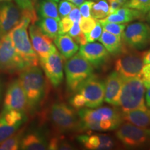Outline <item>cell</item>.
I'll return each mask as SVG.
<instances>
[{"mask_svg":"<svg viewBox=\"0 0 150 150\" xmlns=\"http://www.w3.org/2000/svg\"><path fill=\"white\" fill-rule=\"evenodd\" d=\"M19 81L27 97L29 109H37L47 93V83L42 70L38 66L26 67L20 72Z\"/></svg>","mask_w":150,"mask_h":150,"instance_id":"cell-2","label":"cell"},{"mask_svg":"<svg viewBox=\"0 0 150 150\" xmlns=\"http://www.w3.org/2000/svg\"><path fill=\"white\" fill-rule=\"evenodd\" d=\"M126 1L127 0H114V1H110L109 6V14L115 12L117 9L123 7Z\"/></svg>","mask_w":150,"mask_h":150,"instance_id":"cell-39","label":"cell"},{"mask_svg":"<svg viewBox=\"0 0 150 150\" xmlns=\"http://www.w3.org/2000/svg\"><path fill=\"white\" fill-rule=\"evenodd\" d=\"M97 21L92 17L90 18H83L82 17L79 22L81 30L84 33H88L96 25Z\"/></svg>","mask_w":150,"mask_h":150,"instance_id":"cell-32","label":"cell"},{"mask_svg":"<svg viewBox=\"0 0 150 150\" xmlns=\"http://www.w3.org/2000/svg\"><path fill=\"white\" fill-rule=\"evenodd\" d=\"M72 21L74 22H80L81 19L82 18L81 14V12L79 9L76 7H75L71 11V12L69 13L68 16H67Z\"/></svg>","mask_w":150,"mask_h":150,"instance_id":"cell-41","label":"cell"},{"mask_svg":"<svg viewBox=\"0 0 150 150\" xmlns=\"http://www.w3.org/2000/svg\"><path fill=\"white\" fill-rule=\"evenodd\" d=\"M93 4V1L88 0V1H85L81 5L79 6V11L83 18H90V17H91V11Z\"/></svg>","mask_w":150,"mask_h":150,"instance_id":"cell-38","label":"cell"},{"mask_svg":"<svg viewBox=\"0 0 150 150\" xmlns=\"http://www.w3.org/2000/svg\"><path fill=\"white\" fill-rule=\"evenodd\" d=\"M86 102L85 97L81 93L76 94L70 100V104L76 109L83 108L86 106Z\"/></svg>","mask_w":150,"mask_h":150,"instance_id":"cell-37","label":"cell"},{"mask_svg":"<svg viewBox=\"0 0 150 150\" xmlns=\"http://www.w3.org/2000/svg\"><path fill=\"white\" fill-rule=\"evenodd\" d=\"M81 31V30L80 28L79 22H74L72 27H71L70 31H68V35L74 39L79 34Z\"/></svg>","mask_w":150,"mask_h":150,"instance_id":"cell-40","label":"cell"},{"mask_svg":"<svg viewBox=\"0 0 150 150\" xmlns=\"http://www.w3.org/2000/svg\"><path fill=\"white\" fill-rule=\"evenodd\" d=\"M146 97V104L147 107H150V88H147V91L145 94Z\"/></svg>","mask_w":150,"mask_h":150,"instance_id":"cell-44","label":"cell"},{"mask_svg":"<svg viewBox=\"0 0 150 150\" xmlns=\"http://www.w3.org/2000/svg\"><path fill=\"white\" fill-rule=\"evenodd\" d=\"M147 14L145 16V20L149 23V25L150 26V10L147 11Z\"/></svg>","mask_w":150,"mask_h":150,"instance_id":"cell-46","label":"cell"},{"mask_svg":"<svg viewBox=\"0 0 150 150\" xmlns=\"http://www.w3.org/2000/svg\"><path fill=\"white\" fill-rule=\"evenodd\" d=\"M150 10V4H149V6H148L147 7V9H146V11H145V13H147V11H149Z\"/></svg>","mask_w":150,"mask_h":150,"instance_id":"cell-48","label":"cell"},{"mask_svg":"<svg viewBox=\"0 0 150 150\" xmlns=\"http://www.w3.org/2000/svg\"><path fill=\"white\" fill-rule=\"evenodd\" d=\"M22 18V11L11 1L0 4V38L7 35Z\"/></svg>","mask_w":150,"mask_h":150,"instance_id":"cell-13","label":"cell"},{"mask_svg":"<svg viewBox=\"0 0 150 150\" xmlns=\"http://www.w3.org/2000/svg\"><path fill=\"white\" fill-rule=\"evenodd\" d=\"M38 13L41 18H52L60 21L57 4L55 1L42 0L38 4Z\"/></svg>","mask_w":150,"mask_h":150,"instance_id":"cell-23","label":"cell"},{"mask_svg":"<svg viewBox=\"0 0 150 150\" xmlns=\"http://www.w3.org/2000/svg\"><path fill=\"white\" fill-rule=\"evenodd\" d=\"M65 72L67 88L74 92L82 82L93 74L94 67L79 54H75L65 63Z\"/></svg>","mask_w":150,"mask_h":150,"instance_id":"cell-6","label":"cell"},{"mask_svg":"<svg viewBox=\"0 0 150 150\" xmlns=\"http://www.w3.org/2000/svg\"><path fill=\"white\" fill-rule=\"evenodd\" d=\"M76 91L85 97L88 108L99 107L104 102L105 83L92 74L80 84Z\"/></svg>","mask_w":150,"mask_h":150,"instance_id":"cell-11","label":"cell"},{"mask_svg":"<svg viewBox=\"0 0 150 150\" xmlns=\"http://www.w3.org/2000/svg\"><path fill=\"white\" fill-rule=\"evenodd\" d=\"M49 117L54 128L59 133L77 131L81 122L77 114L64 102H55L49 111Z\"/></svg>","mask_w":150,"mask_h":150,"instance_id":"cell-5","label":"cell"},{"mask_svg":"<svg viewBox=\"0 0 150 150\" xmlns=\"http://www.w3.org/2000/svg\"><path fill=\"white\" fill-rule=\"evenodd\" d=\"M75 42H76L78 44H79L80 45H86V43L88 42L87 38H86V36L85 33L82 31H81V33L79 34L77 36L74 38Z\"/></svg>","mask_w":150,"mask_h":150,"instance_id":"cell-42","label":"cell"},{"mask_svg":"<svg viewBox=\"0 0 150 150\" xmlns=\"http://www.w3.org/2000/svg\"><path fill=\"white\" fill-rule=\"evenodd\" d=\"M102 32L103 31L102 24L99 23V21H97L95 27H94L89 33H86L85 34L86 38H87V41L88 42H92L99 40V38H100Z\"/></svg>","mask_w":150,"mask_h":150,"instance_id":"cell-33","label":"cell"},{"mask_svg":"<svg viewBox=\"0 0 150 150\" xmlns=\"http://www.w3.org/2000/svg\"><path fill=\"white\" fill-rule=\"evenodd\" d=\"M124 122H127L141 128L150 126V108L136 109L122 112Z\"/></svg>","mask_w":150,"mask_h":150,"instance_id":"cell-21","label":"cell"},{"mask_svg":"<svg viewBox=\"0 0 150 150\" xmlns=\"http://www.w3.org/2000/svg\"><path fill=\"white\" fill-rule=\"evenodd\" d=\"M116 129V137L126 147H139L150 143V129L127 122L122 123Z\"/></svg>","mask_w":150,"mask_h":150,"instance_id":"cell-9","label":"cell"},{"mask_svg":"<svg viewBox=\"0 0 150 150\" xmlns=\"http://www.w3.org/2000/svg\"><path fill=\"white\" fill-rule=\"evenodd\" d=\"M29 35L33 50L40 59H45L57 51L52 39L45 34L35 24L30 25Z\"/></svg>","mask_w":150,"mask_h":150,"instance_id":"cell-15","label":"cell"},{"mask_svg":"<svg viewBox=\"0 0 150 150\" xmlns=\"http://www.w3.org/2000/svg\"><path fill=\"white\" fill-rule=\"evenodd\" d=\"M145 87L140 77L124 78L119 106L122 112L136 109H146L145 102Z\"/></svg>","mask_w":150,"mask_h":150,"instance_id":"cell-4","label":"cell"},{"mask_svg":"<svg viewBox=\"0 0 150 150\" xmlns=\"http://www.w3.org/2000/svg\"><path fill=\"white\" fill-rule=\"evenodd\" d=\"M122 81L123 77L117 72H113L108 75L105 82V102L112 106H119Z\"/></svg>","mask_w":150,"mask_h":150,"instance_id":"cell-17","label":"cell"},{"mask_svg":"<svg viewBox=\"0 0 150 150\" xmlns=\"http://www.w3.org/2000/svg\"><path fill=\"white\" fill-rule=\"evenodd\" d=\"M74 149L70 142L62 136L53 137L48 142V149L52 150H71Z\"/></svg>","mask_w":150,"mask_h":150,"instance_id":"cell-29","label":"cell"},{"mask_svg":"<svg viewBox=\"0 0 150 150\" xmlns=\"http://www.w3.org/2000/svg\"><path fill=\"white\" fill-rule=\"evenodd\" d=\"M79 54L97 68L107 63L109 59V53L104 46L99 42H87L81 45Z\"/></svg>","mask_w":150,"mask_h":150,"instance_id":"cell-16","label":"cell"},{"mask_svg":"<svg viewBox=\"0 0 150 150\" xmlns=\"http://www.w3.org/2000/svg\"><path fill=\"white\" fill-rule=\"evenodd\" d=\"M16 2L19 8L21 10L22 16L31 19V24H35L38 20L35 11L38 0H16Z\"/></svg>","mask_w":150,"mask_h":150,"instance_id":"cell-25","label":"cell"},{"mask_svg":"<svg viewBox=\"0 0 150 150\" xmlns=\"http://www.w3.org/2000/svg\"><path fill=\"white\" fill-rule=\"evenodd\" d=\"M22 138V130L16 131L13 135L0 143V150H16L20 149Z\"/></svg>","mask_w":150,"mask_h":150,"instance_id":"cell-27","label":"cell"},{"mask_svg":"<svg viewBox=\"0 0 150 150\" xmlns=\"http://www.w3.org/2000/svg\"><path fill=\"white\" fill-rule=\"evenodd\" d=\"M12 0H0V2H4V1H11Z\"/></svg>","mask_w":150,"mask_h":150,"instance_id":"cell-47","label":"cell"},{"mask_svg":"<svg viewBox=\"0 0 150 150\" xmlns=\"http://www.w3.org/2000/svg\"><path fill=\"white\" fill-rule=\"evenodd\" d=\"M121 37L127 47L143 50L150 45V26L140 22L130 24L126 26Z\"/></svg>","mask_w":150,"mask_h":150,"instance_id":"cell-10","label":"cell"},{"mask_svg":"<svg viewBox=\"0 0 150 150\" xmlns=\"http://www.w3.org/2000/svg\"><path fill=\"white\" fill-rule=\"evenodd\" d=\"M3 108V110H16L23 113L29 109L27 97L19 79L14 80L8 86Z\"/></svg>","mask_w":150,"mask_h":150,"instance_id":"cell-12","label":"cell"},{"mask_svg":"<svg viewBox=\"0 0 150 150\" xmlns=\"http://www.w3.org/2000/svg\"><path fill=\"white\" fill-rule=\"evenodd\" d=\"M66 1H68L72 3L76 6H79L80 5H81L85 1V0H66Z\"/></svg>","mask_w":150,"mask_h":150,"instance_id":"cell-45","label":"cell"},{"mask_svg":"<svg viewBox=\"0 0 150 150\" xmlns=\"http://www.w3.org/2000/svg\"><path fill=\"white\" fill-rule=\"evenodd\" d=\"M108 1H109V2H110V1H114V0H108Z\"/></svg>","mask_w":150,"mask_h":150,"instance_id":"cell-51","label":"cell"},{"mask_svg":"<svg viewBox=\"0 0 150 150\" xmlns=\"http://www.w3.org/2000/svg\"><path fill=\"white\" fill-rule=\"evenodd\" d=\"M75 7H76V6L70 1H66V0H62L61 1H60L59 6L58 7L60 18H63L68 16L71 11Z\"/></svg>","mask_w":150,"mask_h":150,"instance_id":"cell-34","label":"cell"},{"mask_svg":"<svg viewBox=\"0 0 150 150\" xmlns=\"http://www.w3.org/2000/svg\"><path fill=\"white\" fill-rule=\"evenodd\" d=\"M99 23L102 24L103 29L108 32L111 33L118 36H122V33L126 27V24H118L113 23V22H105L99 21Z\"/></svg>","mask_w":150,"mask_h":150,"instance_id":"cell-30","label":"cell"},{"mask_svg":"<svg viewBox=\"0 0 150 150\" xmlns=\"http://www.w3.org/2000/svg\"><path fill=\"white\" fill-rule=\"evenodd\" d=\"M40 63L47 78L54 87L61 85L63 79V57L58 51L45 59H40Z\"/></svg>","mask_w":150,"mask_h":150,"instance_id":"cell-14","label":"cell"},{"mask_svg":"<svg viewBox=\"0 0 150 150\" xmlns=\"http://www.w3.org/2000/svg\"><path fill=\"white\" fill-rule=\"evenodd\" d=\"M142 56L144 65L150 63V49L147 51L142 52Z\"/></svg>","mask_w":150,"mask_h":150,"instance_id":"cell-43","label":"cell"},{"mask_svg":"<svg viewBox=\"0 0 150 150\" xmlns=\"http://www.w3.org/2000/svg\"><path fill=\"white\" fill-rule=\"evenodd\" d=\"M98 40L102 42L108 53L113 56H117L120 54L125 47L121 36L112 34L104 30Z\"/></svg>","mask_w":150,"mask_h":150,"instance_id":"cell-22","label":"cell"},{"mask_svg":"<svg viewBox=\"0 0 150 150\" xmlns=\"http://www.w3.org/2000/svg\"><path fill=\"white\" fill-rule=\"evenodd\" d=\"M59 21L54 18H42L38 26L45 34L54 39L59 35Z\"/></svg>","mask_w":150,"mask_h":150,"instance_id":"cell-24","label":"cell"},{"mask_svg":"<svg viewBox=\"0 0 150 150\" xmlns=\"http://www.w3.org/2000/svg\"><path fill=\"white\" fill-rule=\"evenodd\" d=\"M20 127L18 125H11L0 115V143L13 135Z\"/></svg>","mask_w":150,"mask_h":150,"instance_id":"cell-28","label":"cell"},{"mask_svg":"<svg viewBox=\"0 0 150 150\" xmlns=\"http://www.w3.org/2000/svg\"><path fill=\"white\" fill-rule=\"evenodd\" d=\"M90 1H97V0H90Z\"/></svg>","mask_w":150,"mask_h":150,"instance_id":"cell-52","label":"cell"},{"mask_svg":"<svg viewBox=\"0 0 150 150\" xmlns=\"http://www.w3.org/2000/svg\"><path fill=\"white\" fill-rule=\"evenodd\" d=\"M139 77L142 80L145 88L147 89L150 88V63L142 66Z\"/></svg>","mask_w":150,"mask_h":150,"instance_id":"cell-35","label":"cell"},{"mask_svg":"<svg viewBox=\"0 0 150 150\" xmlns=\"http://www.w3.org/2000/svg\"><path fill=\"white\" fill-rule=\"evenodd\" d=\"M48 1H55V2H59V1H60V0H48Z\"/></svg>","mask_w":150,"mask_h":150,"instance_id":"cell-49","label":"cell"},{"mask_svg":"<svg viewBox=\"0 0 150 150\" xmlns=\"http://www.w3.org/2000/svg\"><path fill=\"white\" fill-rule=\"evenodd\" d=\"M142 52L125 45L115 62V70L124 78L138 76L143 66Z\"/></svg>","mask_w":150,"mask_h":150,"instance_id":"cell-8","label":"cell"},{"mask_svg":"<svg viewBox=\"0 0 150 150\" xmlns=\"http://www.w3.org/2000/svg\"><path fill=\"white\" fill-rule=\"evenodd\" d=\"M31 23V19L22 16L21 21L8 33L17 52L29 67L38 66L39 63V58L28 34L27 29Z\"/></svg>","mask_w":150,"mask_h":150,"instance_id":"cell-3","label":"cell"},{"mask_svg":"<svg viewBox=\"0 0 150 150\" xmlns=\"http://www.w3.org/2000/svg\"><path fill=\"white\" fill-rule=\"evenodd\" d=\"M77 140L88 149H111L115 145L113 140L105 134L81 135L77 137Z\"/></svg>","mask_w":150,"mask_h":150,"instance_id":"cell-18","label":"cell"},{"mask_svg":"<svg viewBox=\"0 0 150 150\" xmlns=\"http://www.w3.org/2000/svg\"><path fill=\"white\" fill-rule=\"evenodd\" d=\"M84 130L102 131L114 130L122 123V113L115 108L103 106L97 109L86 108L78 112Z\"/></svg>","mask_w":150,"mask_h":150,"instance_id":"cell-1","label":"cell"},{"mask_svg":"<svg viewBox=\"0 0 150 150\" xmlns=\"http://www.w3.org/2000/svg\"><path fill=\"white\" fill-rule=\"evenodd\" d=\"M73 23L74 22L67 16L61 18L59 23V34H65L68 33Z\"/></svg>","mask_w":150,"mask_h":150,"instance_id":"cell-36","label":"cell"},{"mask_svg":"<svg viewBox=\"0 0 150 150\" xmlns=\"http://www.w3.org/2000/svg\"><path fill=\"white\" fill-rule=\"evenodd\" d=\"M0 96H1V83H0Z\"/></svg>","mask_w":150,"mask_h":150,"instance_id":"cell-50","label":"cell"},{"mask_svg":"<svg viewBox=\"0 0 150 150\" xmlns=\"http://www.w3.org/2000/svg\"><path fill=\"white\" fill-rule=\"evenodd\" d=\"M54 40L59 53L65 59H70L79 50V45L69 35L59 34Z\"/></svg>","mask_w":150,"mask_h":150,"instance_id":"cell-20","label":"cell"},{"mask_svg":"<svg viewBox=\"0 0 150 150\" xmlns=\"http://www.w3.org/2000/svg\"><path fill=\"white\" fill-rule=\"evenodd\" d=\"M20 147L23 150L48 149V142L40 132L33 131L22 136Z\"/></svg>","mask_w":150,"mask_h":150,"instance_id":"cell-19","label":"cell"},{"mask_svg":"<svg viewBox=\"0 0 150 150\" xmlns=\"http://www.w3.org/2000/svg\"><path fill=\"white\" fill-rule=\"evenodd\" d=\"M150 4V0H127L123 7L136 9L145 13L146 9Z\"/></svg>","mask_w":150,"mask_h":150,"instance_id":"cell-31","label":"cell"},{"mask_svg":"<svg viewBox=\"0 0 150 150\" xmlns=\"http://www.w3.org/2000/svg\"><path fill=\"white\" fill-rule=\"evenodd\" d=\"M91 17L95 20H102L109 14V5L106 0H97L91 11Z\"/></svg>","mask_w":150,"mask_h":150,"instance_id":"cell-26","label":"cell"},{"mask_svg":"<svg viewBox=\"0 0 150 150\" xmlns=\"http://www.w3.org/2000/svg\"><path fill=\"white\" fill-rule=\"evenodd\" d=\"M27 67L15 49L8 34L0 38V72L13 74Z\"/></svg>","mask_w":150,"mask_h":150,"instance_id":"cell-7","label":"cell"}]
</instances>
